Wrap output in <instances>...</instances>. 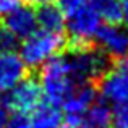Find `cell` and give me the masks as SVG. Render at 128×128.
<instances>
[{
    "label": "cell",
    "instance_id": "13",
    "mask_svg": "<svg viewBox=\"0 0 128 128\" xmlns=\"http://www.w3.org/2000/svg\"><path fill=\"white\" fill-rule=\"evenodd\" d=\"M76 128H112V112L110 104L104 100H96L89 110H88L84 120Z\"/></svg>",
    "mask_w": 128,
    "mask_h": 128
},
{
    "label": "cell",
    "instance_id": "14",
    "mask_svg": "<svg viewBox=\"0 0 128 128\" xmlns=\"http://www.w3.org/2000/svg\"><path fill=\"white\" fill-rule=\"evenodd\" d=\"M89 5L97 13L100 21L122 23V2L120 0H89Z\"/></svg>",
    "mask_w": 128,
    "mask_h": 128
},
{
    "label": "cell",
    "instance_id": "5",
    "mask_svg": "<svg viewBox=\"0 0 128 128\" xmlns=\"http://www.w3.org/2000/svg\"><path fill=\"white\" fill-rule=\"evenodd\" d=\"M97 100V89L94 83H83L78 84L60 104L63 117V126L76 128L84 120L88 110Z\"/></svg>",
    "mask_w": 128,
    "mask_h": 128
},
{
    "label": "cell",
    "instance_id": "3",
    "mask_svg": "<svg viewBox=\"0 0 128 128\" xmlns=\"http://www.w3.org/2000/svg\"><path fill=\"white\" fill-rule=\"evenodd\" d=\"M100 28V18L88 5L78 8L76 12L66 15L65 20V31L73 47H86L94 42L97 29Z\"/></svg>",
    "mask_w": 128,
    "mask_h": 128
},
{
    "label": "cell",
    "instance_id": "19",
    "mask_svg": "<svg viewBox=\"0 0 128 128\" xmlns=\"http://www.w3.org/2000/svg\"><path fill=\"white\" fill-rule=\"evenodd\" d=\"M18 5H21V0H0V16L6 15Z\"/></svg>",
    "mask_w": 128,
    "mask_h": 128
},
{
    "label": "cell",
    "instance_id": "4",
    "mask_svg": "<svg viewBox=\"0 0 128 128\" xmlns=\"http://www.w3.org/2000/svg\"><path fill=\"white\" fill-rule=\"evenodd\" d=\"M68 57L80 83L97 81L110 66V60L92 46L73 47L72 52H68Z\"/></svg>",
    "mask_w": 128,
    "mask_h": 128
},
{
    "label": "cell",
    "instance_id": "9",
    "mask_svg": "<svg viewBox=\"0 0 128 128\" xmlns=\"http://www.w3.org/2000/svg\"><path fill=\"white\" fill-rule=\"evenodd\" d=\"M3 18V28L8 32H12L16 39L23 41L29 34L38 29V20H36V12L31 5H18L8 12Z\"/></svg>",
    "mask_w": 128,
    "mask_h": 128
},
{
    "label": "cell",
    "instance_id": "16",
    "mask_svg": "<svg viewBox=\"0 0 128 128\" xmlns=\"http://www.w3.org/2000/svg\"><path fill=\"white\" fill-rule=\"evenodd\" d=\"M20 39H16L5 28H0V52H16L20 47Z\"/></svg>",
    "mask_w": 128,
    "mask_h": 128
},
{
    "label": "cell",
    "instance_id": "7",
    "mask_svg": "<svg viewBox=\"0 0 128 128\" xmlns=\"http://www.w3.org/2000/svg\"><path fill=\"white\" fill-rule=\"evenodd\" d=\"M94 44L110 62H120L128 57V28L122 23H104L97 29Z\"/></svg>",
    "mask_w": 128,
    "mask_h": 128
},
{
    "label": "cell",
    "instance_id": "22",
    "mask_svg": "<svg viewBox=\"0 0 128 128\" xmlns=\"http://www.w3.org/2000/svg\"><path fill=\"white\" fill-rule=\"evenodd\" d=\"M2 114H5V109H3V100L0 99V115H2Z\"/></svg>",
    "mask_w": 128,
    "mask_h": 128
},
{
    "label": "cell",
    "instance_id": "11",
    "mask_svg": "<svg viewBox=\"0 0 128 128\" xmlns=\"http://www.w3.org/2000/svg\"><path fill=\"white\" fill-rule=\"evenodd\" d=\"M29 123H31V128H65L62 110L58 109V106L49 102H42L32 110Z\"/></svg>",
    "mask_w": 128,
    "mask_h": 128
},
{
    "label": "cell",
    "instance_id": "21",
    "mask_svg": "<svg viewBox=\"0 0 128 128\" xmlns=\"http://www.w3.org/2000/svg\"><path fill=\"white\" fill-rule=\"evenodd\" d=\"M29 5H34V6H41V5H47V3H54L55 0H26Z\"/></svg>",
    "mask_w": 128,
    "mask_h": 128
},
{
    "label": "cell",
    "instance_id": "18",
    "mask_svg": "<svg viewBox=\"0 0 128 128\" xmlns=\"http://www.w3.org/2000/svg\"><path fill=\"white\" fill-rule=\"evenodd\" d=\"M89 3V0H58V8L62 10L63 13L66 15H70V13L76 12L78 8H81V6H84Z\"/></svg>",
    "mask_w": 128,
    "mask_h": 128
},
{
    "label": "cell",
    "instance_id": "20",
    "mask_svg": "<svg viewBox=\"0 0 128 128\" xmlns=\"http://www.w3.org/2000/svg\"><path fill=\"white\" fill-rule=\"evenodd\" d=\"M122 2V21H125L128 26V0H120Z\"/></svg>",
    "mask_w": 128,
    "mask_h": 128
},
{
    "label": "cell",
    "instance_id": "6",
    "mask_svg": "<svg viewBox=\"0 0 128 128\" xmlns=\"http://www.w3.org/2000/svg\"><path fill=\"white\" fill-rule=\"evenodd\" d=\"M42 91L38 80L26 76L15 88L5 92L3 107L10 114H24L29 115L38 106L42 104Z\"/></svg>",
    "mask_w": 128,
    "mask_h": 128
},
{
    "label": "cell",
    "instance_id": "12",
    "mask_svg": "<svg viewBox=\"0 0 128 128\" xmlns=\"http://www.w3.org/2000/svg\"><path fill=\"white\" fill-rule=\"evenodd\" d=\"M36 20H38V28L50 32H65V13L58 8V5L47 3L41 5L36 12Z\"/></svg>",
    "mask_w": 128,
    "mask_h": 128
},
{
    "label": "cell",
    "instance_id": "1",
    "mask_svg": "<svg viewBox=\"0 0 128 128\" xmlns=\"http://www.w3.org/2000/svg\"><path fill=\"white\" fill-rule=\"evenodd\" d=\"M39 84H41L42 97L46 102L60 106L66 96L72 92L80 83L68 54L54 57L39 68Z\"/></svg>",
    "mask_w": 128,
    "mask_h": 128
},
{
    "label": "cell",
    "instance_id": "8",
    "mask_svg": "<svg viewBox=\"0 0 128 128\" xmlns=\"http://www.w3.org/2000/svg\"><path fill=\"white\" fill-rule=\"evenodd\" d=\"M97 94L107 104H117L128 99V57L115 66H109L106 73L97 80Z\"/></svg>",
    "mask_w": 128,
    "mask_h": 128
},
{
    "label": "cell",
    "instance_id": "17",
    "mask_svg": "<svg viewBox=\"0 0 128 128\" xmlns=\"http://www.w3.org/2000/svg\"><path fill=\"white\" fill-rule=\"evenodd\" d=\"M2 128H31L29 117L24 114H8Z\"/></svg>",
    "mask_w": 128,
    "mask_h": 128
},
{
    "label": "cell",
    "instance_id": "15",
    "mask_svg": "<svg viewBox=\"0 0 128 128\" xmlns=\"http://www.w3.org/2000/svg\"><path fill=\"white\" fill-rule=\"evenodd\" d=\"M112 128H128V99L117 102L110 107Z\"/></svg>",
    "mask_w": 128,
    "mask_h": 128
},
{
    "label": "cell",
    "instance_id": "2",
    "mask_svg": "<svg viewBox=\"0 0 128 128\" xmlns=\"http://www.w3.org/2000/svg\"><path fill=\"white\" fill-rule=\"evenodd\" d=\"M66 39L63 32H50L44 29H36L32 34L20 42L18 55L29 68H41L44 63L60 55L65 49Z\"/></svg>",
    "mask_w": 128,
    "mask_h": 128
},
{
    "label": "cell",
    "instance_id": "10",
    "mask_svg": "<svg viewBox=\"0 0 128 128\" xmlns=\"http://www.w3.org/2000/svg\"><path fill=\"white\" fill-rule=\"evenodd\" d=\"M28 76V66L18 52H0V92H8Z\"/></svg>",
    "mask_w": 128,
    "mask_h": 128
}]
</instances>
